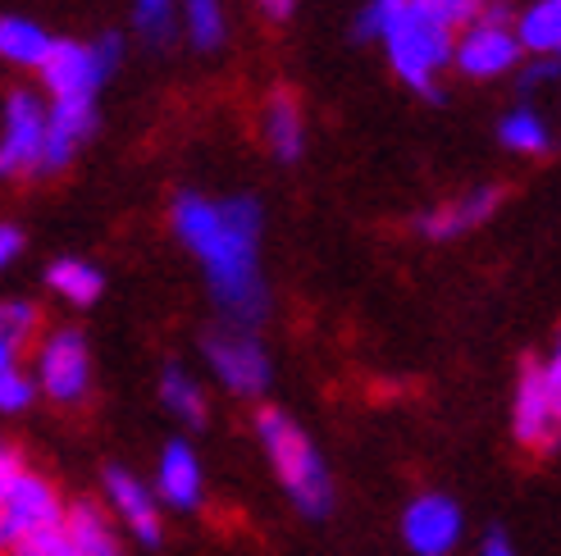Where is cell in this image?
<instances>
[{
  "label": "cell",
  "instance_id": "cell-1",
  "mask_svg": "<svg viewBox=\"0 0 561 556\" xmlns=\"http://www.w3.org/2000/svg\"><path fill=\"white\" fill-rule=\"evenodd\" d=\"M174 233L196 256L206 274L210 301L219 305L224 324L256 328L270 315V283L261 274V233L265 210L256 197H202L183 187L174 206Z\"/></svg>",
  "mask_w": 561,
  "mask_h": 556
},
{
  "label": "cell",
  "instance_id": "cell-2",
  "mask_svg": "<svg viewBox=\"0 0 561 556\" xmlns=\"http://www.w3.org/2000/svg\"><path fill=\"white\" fill-rule=\"evenodd\" d=\"M356 33L379 37L407 88L425 101H438V73L457 60V27H447L415 0H370L356 19Z\"/></svg>",
  "mask_w": 561,
  "mask_h": 556
},
{
  "label": "cell",
  "instance_id": "cell-3",
  "mask_svg": "<svg viewBox=\"0 0 561 556\" xmlns=\"http://www.w3.org/2000/svg\"><path fill=\"white\" fill-rule=\"evenodd\" d=\"M251 433H256L261 456L270 461L274 484L284 488L288 507L311 524L329 520L339 493H333V470L320 452V442L306 433L284 406H256V415H251Z\"/></svg>",
  "mask_w": 561,
  "mask_h": 556
},
{
  "label": "cell",
  "instance_id": "cell-4",
  "mask_svg": "<svg viewBox=\"0 0 561 556\" xmlns=\"http://www.w3.org/2000/svg\"><path fill=\"white\" fill-rule=\"evenodd\" d=\"M73 502L60 493L46 470L23 456V448H0V552L37 547L65 538Z\"/></svg>",
  "mask_w": 561,
  "mask_h": 556
},
{
  "label": "cell",
  "instance_id": "cell-5",
  "mask_svg": "<svg viewBox=\"0 0 561 556\" xmlns=\"http://www.w3.org/2000/svg\"><path fill=\"white\" fill-rule=\"evenodd\" d=\"M202 360L210 379L238 402H261L274 383V360L256 338V328H238V324L210 328L202 338Z\"/></svg>",
  "mask_w": 561,
  "mask_h": 556
},
{
  "label": "cell",
  "instance_id": "cell-6",
  "mask_svg": "<svg viewBox=\"0 0 561 556\" xmlns=\"http://www.w3.org/2000/svg\"><path fill=\"white\" fill-rule=\"evenodd\" d=\"M33 374H37V387L50 406H65V410L82 406L92 397V379H96L88 333L73 324L46 328V338L33 351Z\"/></svg>",
  "mask_w": 561,
  "mask_h": 556
},
{
  "label": "cell",
  "instance_id": "cell-7",
  "mask_svg": "<svg viewBox=\"0 0 561 556\" xmlns=\"http://www.w3.org/2000/svg\"><path fill=\"white\" fill-rule=\"evenodd\" d=\"M119 60H124V42L115 33H105L96 42H60L42 69V82H46L50 101H92L96 105L101 82L119 69Z\"/></svg>",
  "mask_w": 561,
  "mask_h": 556
},
{
  "label": "cell",
  "instance_id": "cell-8",
  "mask_svg": "<svg viewBox=\"0 0 561 556\" xmlns=\"http://www.w3.org/2000/svg\"><path fill=\"white\" fill-rule=\"evenodd\" d=\"M46 142H50V101L33 88H14L5 96V128H0V174L27 178L46 174Z\"/></svg>",
  "mask_w": 561,
  "mask_h": 556
},
{
  "label": "cell",
  "instance_id": "cell-9",
  "mask_svg": "<svg viewBox=\"0 0 561 556\" xmlns=\"http://www.w3.org/2000/svg\"><path fill=\"white\" fill-rule=\"evenodd\" d=\"M398 534L411 556H457L466 543V511L453 493L425 488L402 507Z\"/></svg>",
  "mask_w": 561,
  "mask_h": 556
},
{
  "label": "cell",
  "instance_id": "cell-10",
  "mask_svg": "<svg viewBox=\"0 0 561 556\" xmlns=\"http://www.w3.org/2000/svg\"><path fill=\"white\" fill-rule=\"evenodd\" d=\"M101 502L115 516L128 543L137 547H160L164 543V502L156 497L151 479L133 475L128 465H105L101 470Z\"/></svg>",
  "mask_w": 561,
  "mask_h": 556
},
{
  "label": "cell",
  "instance_id": "cell-11",
  "mask_svg": "<svg viewBox=\"0 0 561 556\" xmlns=\"http://www.w3.org/2000/svg\"><path fill=\"white\" fill-rule=\"evenodd\" d=\"M520 37H516V19L512 10L502 5V0H493L489 14L480 23H470L466 33H457V69L466 78H497V73H507L516 69L520 60Z\"/></svg>",
  "mask_w": 561,
  "mask_h": 556
},
{
  "label": "cell",
  "instance_id": "cell-12",
  "mask_svg": "<svg viewBox=\"0 0 561 556\" xmlns=\"http://www.w3.org/2000/svg\"><path fill=\"white\" fill-rule=\"evenodd\" d=\"M512 438L525 452H552L561 442V425L552 410V393L543 379V356H525L512 387Z\"/></svg>",
  "mask_w": 561,
  "mask_h": 556
},
{
  "label": "cell",
  "instance_id": "cell-13",
  "mask_svg": "<svg viewBox=\"0 0 561 556\" xmlns=\"http://www.w3.org/2000/svg\"><path fill=\"white\" fill-rule=\"evenodd\" d=\"M151 488L164 502V511H174V516H196L206 507V465L187 438H170L160 448L156 470H151Z\"/></svg>",
  "mask_w": 561,
  "mask_h": 556
},
{
  "label": "cell",
  "instance_id": "cell-14",
  "mask_svg": "<svg viewBox=\"0 0 561 556\" xmlns=\"http://www.w3.org/2000/svg\"><path fill=\"white\" fill-rule=\"evenodd\" d=\"M502 206V187H474L457 201H443V206H430L415 215V233L430 238V242H453L470 229H480L493 219V210Z\"/></svg>",
  "mask_w": 561,
  "mask_h": 556
},
{
  "label": "cell",
  "instance_id": "cell-15",
  "mask_svg": "<svg viewBox=\"0 0 561 556\" xmlns=\"http://www.w3.org/2000/svg\"><path fill=\"white\" fill-rule=\"evenodd\" d=\"M65 543L73 547V556H128L124 530L96 497H78L73 502L69 524H65Z\"/></svg>",
  "mask_w": 561,
  "mask_h": 556
},
{
  "label": "cell",
  "instance_id": "cell-16",
  "mask_svg": "<svg viewBox=\"0 0 561 556\" xmlns=\"http://www.w3.org/2000/svg\"><path fill=\"white\" fill-rule=\"evenodd\" d=\"M156 397L164 406L170 420H179L183 429H202L210 420V397H206V383L196 379L187 366L170 360V366L160 370V383H156Z\"/></svg>",
  "mask_w": 561,
  "mask_h": 556
},
{
  "label": "cell",
  "instance_id": "cell-17",
  "mask_svg": "<svg viewBox=\"0 0 561 556\" xmlns=\"http://www.w3.org/2000/svg\"><path fill=\"white\" fill-rule=\"evenodd\" d=\"M96 128V105L92 101H50V142H46V174L65 170L78 155V147Z\"/></svg>",
  "mask_w": 561,
  "mask_h": 556
},
{
  "label": "cell",
  "instance_id": "cell-18",
  "mask_svg": "<svg viewBox=\"0 0 561 556\" xmlns=\"http://www.w3.org/2000/svg\"><path fill=\"white\" fill-rule=\"evenodd\" d=\"M261 137L274 160L293 164L306 151V124H301V105L293 92H270L261 109Z\"/></svg>",
  "mask_w": 561,
  "mask_h": 556
},
{
  "label": "cell",
  "instance_id": "cell-19",
  "mask_svg": "<svg viewBox=\"0 0 561 556\" xmlns=\"http://www.w3.org/2000/svg\"><path fill=\"white\" fill-rule=\"evenodd\" d=\"M55 46H60V37H50L42 23L23 19V14H5V19H0V55H5L10 65L42 73L46 60L55 55Z\"/></svg>",
  "mask_w": 561,
  "mask_h": 556
},
{
  "label": "cell",
  "instance_id": "cell-20",
  "mask_svg": "<svg viewBox=\"0 0 561 556\" xmlns=\"http://www.w3.org/2000/svg\"><path fill=\"white\" fill-rule=\"evenodd\" d=\"M46 288L60 301L78 305V311H88V305H96L105 292V274L82 256H60V260L46 265Z\"/></svg>",
  "mask_w": 561,
  "mask_h": 556
},
{
  "label": "cell",
  "instance_id": "cell-21",
  "mask_svg": "<svg viewBox=\"0 0 561 556\" xmlns=\"http://www.w3.org/2000/svg\"><path fill=\"white\" fill-rule=\"evenodd\" d=\"M42 338H46V324L33 301L14 297L0 305V360H23L27 351H37Z\"/></svg>",
  "mask_w": 561,
  "mask_h": 556
},
{
  "label": "cell",
  "instance_id": "cell-22",
  "mask_svg": "<svg viewBox=\"0 0 561 556\" xmlns=\"http://www.w3.org/2000/svg\"><path fill=\"white\" fill-rule=\"evenodd\" d=\"M516 37L539 60H561V0H535L525 14H516Z\"/></svg>",
  "mask_w": 561,
  "mask_h": 556
},
{
  "label": "cell",
  "instance_id": "cell-23",
  "mask_svg": "<svg viewBox=\"0 0 561 556\" xmlns=\"http://www.w3.org/2000/svg\"><path fill=\"white\" fill-rule=\"evenodd\" d=\"M497 142L507 151H520V155H543V151H552V128L543 124L539 109L520 105L497 124Z\"/></svg>",
  "mask_w": 561,
  "mask_h": 556
},
{
  "label": "cell",
  "instance_id": "cell-24",
  "mask_svg": "<svg viewBox=\"0 0 561 556\" xmlns=\"http://www.w3.org/2000/svg\"><path fill=\"white\" fill-rule=\"evenodd\" d=\"M42 397L37 374L23 366V360H0V410L5 415H23Z\"/></svg>",
  "mask_w": 561,
  "mask_h": 556
},
{
  "label": "cell",
  "instance_id": "cell-25",
  "mask_svg": "<svg viewBox=\"0 0 561 556\" xmlns=\"http://www.w3.org/2000/svg\"><path fill=\"white\" fill-rule=\"evenodd\" d=\"M183 23H187V37L196 50H215L224 42V10L219 0H179Z\"/></svg>",
  "mask_w": 561,
  "mask_h": 556
},
{
  "label": "cell",
  "instance_id": "cell-26",
  "mask_svg": "<svg viewBox=\"0 0 561 556\" xmlns=\"http://www.w3.org/2000/svg\"><path fill=\"white\" fill-rule=\"evenodd\" d=\"M415 5H425L434 19H443L447 27H457V33H466L470 23H480L489 14L493 0H415Z\"/></svg>",
  "mask_w": 561,
  "mask_h": 556
},
{
  "label": "cell",
  "instance_id": "cell-27",
  "mask_svg": "<svg viewBox=\"0 0 561 556\" xmlns=\"http://www.w3.org/2000/svg\"><path fill=\"white\" fill-rule=\"evenodd\" d=\"M174 5H179V0H137V5H133L137 27L160 42L164 33H170V23H174Z\"/></svg>",
  "mask_w": 561,
  "mask_h": 556
},
{
  "label": "cell",
  "instance_id": "cell-28",
  "mask_svg": "<svg viewBox=\"0 0 561 556\" xmlns=\"http://www.w3.org/2000/svg\"><path fill=\"white\" fill-rule=\"evenodd\" d=\"M543 379H548V393H552V410H557V425H561V328H557V338L543 356Z\"/></svg>",
  "mask_w": 561,
  "mask_h": 556
},
{
  "label": "cell",
  "instance_id": "cell-29",
  "mask_svg": "<svg viewBox=\"0 0 561 556\" xmlns=\"http://www.w3.org/2000/svg\"><path fill=\"white\" fill-rule=\"evenodd\" d=\"M474 556H520V552H516L512 534H507V530H497V524H493V530H484V534H480V543H474Z\"/></svg>",
  "mask_w": 561,
  "mask_h": 556
},
{
  "label": "cell",
  "instance_id": "cell-30",
  "mask_svg": "<svg viewBox=\"0 0 561 556\" xmlns=\"http://www.w3.org/2000/svg\"><path fill=\"white\" fill-rule=\"evenodd\" d=\"M19 252H23V233H19L14 224H0V260L14 265V260H19Z\"/></svg>",
  "mask_w": 561,
  "mask_h": 556
},
{
  "label": "cell",
  "instance_id": "cell-31",
  "mask_svg": "<svg viewBox=\"0 0 561 556\" xmlns=\"http://www.w3.org/2000/svg\"><path fill=\"white\" fill-rule=\"evenodd\" d=\"M5 556H73V547L65 538L55 543H37V547H19V552H5Z\"/></svg>",
  "mask_w": 561,
  "mask_h": 556
},
{
  "label": "cell",
  "instance_id": "cell-32",
  "mask_svg": "<svg viewBox=\"0 0 561 556\" xmlns=\"http://www.w3.org/2000/svg\"><path fill=\"white\" fill-rule=\"evenodd\" d=\"M261 10H265L270 19H288V14H293V0H261Z\"/></svg>",
  "mask_w": 561,
  "mask_h": 556
}]
</instances>
